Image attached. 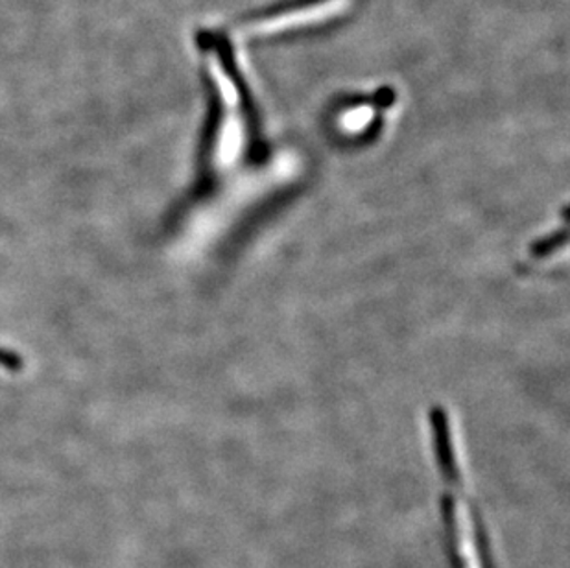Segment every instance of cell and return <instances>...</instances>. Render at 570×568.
<instances>
[{
    "label": "cell",
    "mask_w": 570,
    "mask_h": 568,
    "mask_svg": "<svg viewBox=\"0 0 570 568\" xmlns=\"http://www.w3.org/2000/svg\"><path fill=\"white\" fill-rule=\"evenodd\" d=\"M434 415L436 451L440 452L445 493L442 497L443 528L446 554L452 568H493L490 542L484 522L469 499L462 477L458 471L454 451L449 445L442 415Z\"/></svg>",
    "instance_id": "cell-1"
},
{
    "label": "cell",
    "mask_w": 570,
    "mask_h": 568,
    "mask_svg": "<svg viewBox=\"0 0 570 568\" xmlns=\"http://www.w3.org/2000/svg\"><path fill=\"white\" fill-rule=\"evenodd\" d=\"M353 0H316L302 8L281 11L275 16L263 17L258 21L249 22L240 28L243 38H269L279 33L299 30V28L317 27L333 21L351 10Z\"/></svg>",
    "instance_id": "cell-2"
},
{
    "label": "cell",
    "mask_w": 570,
    "mask_h": 568,
    "mask_svg": "<svg viewBox=\"0 0 570 568\" xmlns=\"http://www.w3.org/2000/svg\"><path fill=\"white\" fill-rule=\"evenodd\" d=\"M373 111L370 106H358L356 109H351L344 115V126L350 129H358L366 126L372 120Z\"/></svg>",
    "instance_id": "cell-3"
}]
</instances>
